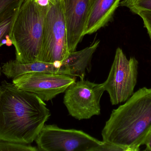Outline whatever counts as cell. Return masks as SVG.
<instances>
[{
	"instance_id": "1",
	"label": "cell",
	"mask_w": 151,
	"mask_h": 151,
	"mask_svg": "<svg viewBox=\"0 0 151 151\" xmlns=\"http://www.w3.org/2000/svg\"><path fill=\"white\" fill-rule=\"evenodd\" d=\"M50 116L38 96L4 80L0 85V140L30 144Z\"/></svg>"
},
{
	"instance_id": "2",
	"label": "cell",
	"mask_w": 151,
	"mask_h": 151,
	"mask_svg": "<svg viewBox=\"0 0 151 151\" xmlns=\"http://www.w3.org/2000/svg\"><path fill=\"white\" fill-rule=\"evenodd\" d=\"M151 132V88L144 87L112 111L102 136L105 142L138 151Z\"/></svg>"
},
{
	"instance_id": "3",
	"label": "cell",
	"mask_w": 151,
	"mask_h": 151,
	"mask_svg": "<svg viewBox=\"0 0 151 151\" xmlns=\"http://www.w3.org/2000/svg\"><path fill=\"white\" fill-rule=\"evenodd\" d=\"M48 3L49 0H24L20 5L10 33L17 62L39 61Z\"/></svg>"
},
{
	"instance_id": "4",
	"label": "cell",
	"mask_w": 151,
	"mask_h": 151,
	"mask_svg": "<svg viewBox=\"0 0 151 151\" xmlns=\"http://www.w3.org/2000/svg\"><path fill=\"white\" fill-rule=\"evenodd\" d=\"M66 24L61 0H49L39 61L61 62L70 53Z\"/></svg>"
},
{
	"instance_id": "5",
	"label": "cell",
	"mask_w": 151,
	"mask_h": 151,
	"mask_svg": "<svg viewBox=\"0 0 151 151\" xmlns=\"http://www.w3.org/2000/svg\"><path fill=\"white\" fill-rule=\"evenodd\" d=\"M138 68V61L135 58L128 59L121 48L116 49L107 79L102 83L112 105L125 103L134 94Z\"/></svg>"
},
{
	"instance_id": "6",
	"label": "cell",
	"mask_w": 151,
	"mask_h": 151,
	"mask_svg": "<svg viewBox=\"0 0 151 151\" xmlns=\"http://www.w3.org/2000/svg\"><path fill=\"white\" fill-rule=\"evenodd\" d=\"M38 150L96 151L101 142L81 130L44 125L35 140Z\"/></svg>"
},
{
	"instance_id": "7",
	"label": "cell",
	"mask_w": 151,
	"mask_h": 151,
	"mask_svg": "<svg viewBox=\"0 0 151 151\" xmlns=\"http://www.w3.org/2000/svg\"><path fill=\"white\" fill-rule=\"evenodd\" d=\"M103 84L81 80L65 91L63 103L69 114L81 120L100 114V99L104 92Z\"/></svg>"
},
{
	"instance_id": "8",
	"label": "cell",
	"mask_w": 151,
	"mask_h": 151,
	"mask_svg": "<svg viewBox=\"0 0 151 151\" xmlns=\"http://www.w3.org/2000/svg\"><path fill=\"white\" fill-rule=\"evenodd\" d=\"M76 82L75 77L65 74L32 72L19 75L12 79L16 87L38 96L42 101H50Z\"/></svg>"
},
{
	"instance_id": "9",
	"label": "cell",
	"mask_w": 151,
	"mask_h": 151,
	"mask_svg": "<svg viewBox=\"0 0 151 151\" xmlns=\"http://www.w3.org/2000/svg\"><path fill=\"white\" fill-rule=\"evenodd\" d=\"M70 52L75 51L83 36L88 17L91 0H61Z\"/></svg>"
},
{
	"instance_id": "10",
	"label": "cell",
	"mask_w": 151,
	"mask_h": 151,
	"mask_svg": "<svg viewBox=\"0 0 151 151\" xmlns=\"http://www.w3.org/2000/svg\"><path fill=\"white\" fill-rule=\"evenodd\" d=\"M3 73L8 79L32 72H42L46 73L61 74L70 76L69 70L60 62L49 63L37 61L27 64H22L15 59L10 60L3 64Z\"/></svg>"
},
{
	"instance_id": "11",
	"label": "cell",
	"mask_w": 151,
	"mask_h": 151,
	"mask_svg": "<svg viewBox=\"0 0 151 151\" xmlns=\"http://www.w3.org/2000/svg\"><path fill=\"white\" fill-rule=\"evenodd\" d=\"M122 0H91L90 8L83 36L95 33L112 18Z\"/></svg>"
},
{
	"instance_id": "12",
	"label": "cell",
	"mask_w": 151,
	"mask_h": 151,
	"mask_svg": "<svg viewBox=\"0 0 151 151\" xmlns=\"http://www.w3.org/2000/svg\"><path fill=\"white\" fill-rule=\"evenodd\" d=\"M99 40L82 50L70 52L62 63L70 72L71 76L84 79L85 71L90 66L92 56L99 44Z\"/></svg>"
},
{
	"instance_id": "13",
	"label": "cell",
	"mask_w": 151,
	"mask_h": 151,
	"mask_svg": "<svg viewBox=\"0 0 151 151\" xmlns=\"http://www.w3.org/2000/svg\"><path fill=\"white\" fill-rule=\"evenodd\" d=\"M19 7L15 9L8 17L0 22V47L4 44H12L10 33Z\"/></svg>"
},
{
	"instance_id": "14",
	"label": "cell",
	"mask_w": 151,
	"mask_h": 151,
	"mask_svg": "<svg viewBox=\"0 0 151 151\" xmlns=\"http://www.w3.org/2000/svg\"><path fill=\"white\" fill-rule=\"evenodd\" d=\"M120 5L128 8L135 14L142 11H151V0H122Z\"/></svg>"
},
{
	"instance_id": "15",
	"label": "cell",
	"mask_w": 151,
	"mask_h": 151,
	"mask_svg": "<svg viewBox=\"0 0 151 151\" xmlns=\"http://www.w3.org/2000/svg\"><path fill=\"white\" fill-rule=\"evenodd\" d=\"M24 0H0V22L15 9L20 7Z\"/></svg>"
},
{
	"instance_id": "16",
	"label": "cell",
	"mask_w": 151,
	"mask_h": 151,
	"mask_svg": "<svg viewBox=\"0 0 151 151\" xmlns=\"http://www.w3.org/2000/svg\"><path fill=\"white\" fill-rule=\"evenodd\" d=\"M38 149L30 144L17 143L0 140V151H37Z\"/></svg>"
},
{
	"instance_id": "17",
	"label": "cell",
	"mask_w": 151,
	"mask_h": 151,
	"mask_svg": "<svg viewBox=\"0 0 151 151\" xmlns=\"http://www.w3.org/2000/svg\"><path fill=\"white\" fill-rule=\"evenodd\" d=\"M137 15L140 16L142 19L144 27L147 30V33L151 40V11H142L137 12Z\"/></svg>"
},
{
	"instance_id": "18",
	"label": "cell",
	"mask_w": 151,
	"mask_h": 151,
	"mask_svg": "<svg viewBox=\"0 0 151 151\" xmlns=\"http://www.w3.org/2000/svg\"><path fill=\"white\" fill-rule=\"evenodd\" d=\"M128 151V150L123 147L103 142L102 145L96 151Z\"/></svg>"
},
{
	"instance_id": "19",
	"label": "cell",
	"mask_w": 151,
	"mask_h": 151,
	"mask_svg": "<svg viewBox=\"0 0 151 151\" xmlns=\"http://www.w3.org/2000/svg\"><path fill=\"white\" fill-rule=\"evenodd\" d=\"M144 144L146 145L145 151H151V132L147 137Z\"/></svg>"
},
{
	"instance_id": "20",
	"label": "cell",
	"mask_w": 151,
	"mask_h": 151,
	"mask_svg": "<svg viewBox=\"0 0 151 151\" xmlns=\"http://www.w3.org/2000/svg\"><path fill=\"white\" fill-rule=\"evenodd\" d=\"M2 73V67L0 66V78H1Z\"/></svg>"
}]
</instances>
